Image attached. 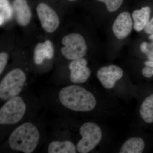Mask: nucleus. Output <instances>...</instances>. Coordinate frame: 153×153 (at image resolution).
<instances>
[{
  "mask_svg": "<svg viewBox=\"0 0 153 153\" xmlns=\"http://www.w3.org/2000/svg\"><path fill=\"white\" fill-rule=\"evenodd\" d=\"M52 98L56 108L65 113L90 112L95 109L97 104L93 93L76 84L57 88Z\"/></svg>",
  "mask_w": 153,
  "mask_h": 153,
  "instance_id": "1",
  "label": "nucleus"
},
{
  "mask_svg": "<svg viewBox=\"0 0 153 153\" xmlns=\"http://www.w3.org/2000/svg\"><path fill=\"white\" fill-rule=\"evenodd\" d=\"M42 138L39 126L33 121H27L11 132L1 149L8 152L32 153L39 147Z\"/></svg>",
  "mask_w": 153,
  "mask_h": 153,
  "instance_id": "2",
  "label": "nucleus"
},
{
  "mask_svg": "<svg viewBox=\"0 0 153 153\" xmlns=\"http://www.w3.org/2000/svg\"><path fill=\"white\" fill-rule=\"evenodd\" d=\"M35 102L21 94L4 102L0 108L1 131H11L25 122L33 113Z\"/></svg>",
  "mask_w": 153,
  "mask_h": 153,
  "instance_id": "3",
  "label": "nucleus"
},
{
  "mask_svg": "<svg viewBox=\"0 0 153 153\" xmlns=\"http://www.w3.org/2000/svg\"><path fill=\"white\" fill-rule=\"evenodd\" d=\"M27 77L23 69L16 68L8 71L0 82L1 104L22 94L27 87Z\"/></svg>",
  "mask_w": 153,
  "mask_h": 153,
  "instance_id": "4",
  "label": "nucleus"
},
{
  "mask_svg": "<svg viewBox=\"0 0 153 153\" xmlns=\"http://www.w3.org/2000/svg\"><path fill=\"white\" fill-rule=\"evenodd\" d=\"M81 137L76 145L77 152L88 153L93 150L101 142L102 137L100 127L93 122L82 124L79 129Z\"/></svg>",
  "mask_w": 153,
  "mask_h": 153,
  "instance_id": "5",
  "label": "nucleus"
},
{
  "mask_svg": "<svg viewBox=\"0 0 153 153\" xmlns=\"http://www.w3.org/2000/svg\"><path fill=\"white\" fill-rule=\"evenodd\" d=\"M63 45L60 49L61 55L66 60H71L83 58L87 53L88 47L85 38L77 33H72L62 38Z\"/></svg>",
  "mask_w": 153,
  "mask_h": 153,
  "instance_id": "6",
  "label": "nucleus"
},
{
  "mask_svg": "<svg viewBox=\"0 0 153 153\" xmlns=\"http://www.w3.org/2000/svg\"><path fill=\"white\" fill-rule=\"evenodd\" d=\"M38 19L43 30L47 33L55 32L59 27L60 20L57 13L44 3L38 4L36 8Z\"/></svg>",
  "mask_w": 153,
  "mask_h": 153,
  "instance_id": "7",
  "label": "nucleus"
},
{
  "mask_svg": "<svg viewBox=\"0 0 153 153\" xmlns=\"http://www.w3.org/2000/svg\"><path fill=\"white\" fill-rule=\"evenodd\" d=\"M87 60L84 58L71 60L68 64L69 79L74 84H82L88 80L91 75L88 67Z\"/></svg>",
  "mask_w": 153,
  "mask_h": 153,
  "instance_id": "8",
  "label": "nucleus"
},
{
  "mask_svg": "<svg viewBox=\"0 0 153 153\" xmlns=\"http://www.w3.org/2000/svg\"><path fill=\"white\" fill-rule=\"evenodd\" d=\"M123 71L119 66L115 65L105 66L100 68L97 72V77L104 88L112 89L117 81L121 79Z\"/></svg>",
  "mask_w": 153,
  "mask_h": 153,
  "instance_id": "9",
  "label": "nucleus"
},
{
  "mask_svg": "<svg viewBox=\"0 0 153 153\" xmlns=\"http://www.w3.org/2000/svg\"><path fill=\"white\" fill-rule=\"evenodd\" d=\"M134 23L128 12H122L117 17L112 26L114 36L119 40H123L131 33Z\"/></svg>",
  "mask_w": 153,
  "mask_h": 153,
  "instance_id": "10",
  "label": "nucleus"
},
{
  "mask_svg": "<svg viewBox=\"0 0 153 153\" xmlns=\"http://www.w3.org/2000/svg\"><path fill=\"white\" fill-rule=\"evenodd\" d=\"M13 9L18 24L25 27L30 24L32 13L27 0H14Z\"/></svg>",
  "mask_w": 153,
  "mask_h": 153,
  "instance_id": "11",
  "label": "nucleus"
},
{
  "mask_svg": "<svg viewBox=\"0 0 153 153\" xmlns=\"http://www.w3.org/2000/svg\"><path fill=\"white\" fill-rule=\"evenodd\" d=\"M54 55L53 44L50 40H47L43 43H38L34 50V63L37 65H41L46 59H52Z\"/></svg>",
  "mask_w": 153,
  "mask_h": 153,
  "instance_id": "12",
  "label": "nucleus"
},
{
  "mask_svg": "<svg viewBox=\"0 0 153 153\" xmlns=\"http://www.w3.org/2000/svg\"><path fill=\"white\" fill-rule=\"evenodd\" d=\"M46 152L49 153H76V145L70 140H53L47 145Z\"/></svg>",
  "mask_w": 153,
  "mask_h": 153,
  "instance_id": "13",
  "label": "nucleus"
},
{
  "mask_svg": "<svg viewBox=\"0 0 153 153\" xmlns=\"http://www.w3.org/2000/svg\"><path fill=\"white\" fill-rule=\"evenodd\" d=\"M151 10L148 6L135 10L133 12L132 17L134 21V30L140 32L144 29L146 25L149 21Z\"/></svg>",
  "mask_w": 153,
  "mask_h": 153,
  "instance_id": "14",
  "label": "nucleus"
},
{
  "mask_svg": "<svg viewBox=\"0 0 153 153\" xmlns=\"http://www.w3.org/2000/svg\"><path fill=\"white\" fill-rule=\"evenodd\" d=\"M145 147L144 141L139 137H133L124 143L119 152L120 153H141Z\"/></svg>",
  "mask_w": 153,
  "mask_h": 153,
  "instance_id": "15",
  "label": "nucleus"
},
{
  "mask_svg": "<svg viewBox=\"0 0 153 153\" xmlns=\"http://www.w3.org/2000/svg\"><path fill=\"white\" fill-rule=\"evenodd\" d=\"M141 117L146 123H153V94L145 99L140 109Z\"/></svg>",
  "mask_w": 153,
  "mask_h": 153,
  "instance_id": "16",
  "label": "nucleus"
},
{
  "mask_svg": "<svg viewBox=\"0 0 153 153\" xmlns=\"http://www.w3.org/2000/svg\"><path fill=\"white\" fill-rule=\"evenodd\" d=\"M97 1L105 4L107 10L109 12H115L122 5L124 0H96Z\"/></svg>",
  "mask_w": 153,
  "mask_h": 153,
  "instance_id": "17",
  "label": "nucleus"
},
{
  "mask_svg": "<svg viewBox=\"0 0 153 153\" xmlns=\"http://www.w3.org/2000/svg\"><path fill=\"white\" fill-rule=\"evenodd\" d=\"M140 47L141 52L146 55L149 60L153 61V41L150 43L143 42Z\"/></svg>",
  "mask_w": 153,
  "mask_h": 153,
  "instance_id": "18",
  "label": "nucleus"
},
{
  "mask_svg": "<svg viewBox=\"0 0 153 153\" xmlns=\"http://www.w3.org/2000/svg\"><path fill=\"white\" fill-rule=\"evenodd\" d=\"M9 59V55L7 52L0 53V75H1L5 69Z\"/></svg>",
  "mask_w": 153,
  "mask_h": 153,
  "instance_id": "19",
  "label": "nucleus"
},
{
  "mask_svg": "<svg viewBox=\"0 0 153 153\" xmlns=\"http://www.w3.org/2000/svg\"><path fill=\"white\" fill-rule=\"evenodd\" d=\"M142 73L145 77L151 78L153 76V67L145 66L142 70Z\"/></svg>",
  "mask_w": 153,
  "mask_h": 153,
  "instance_id": "20",
  "label": "nucleus"
},
{
  "mask_svg": "<svg viewBox=\"0 0 153 153\" xmlns=\"http://www.w3.org/2000/svg\"><path fill=\"white\" fill-rule=\"evenodd\" d=\"M145 33L149 35L153 34V17L149 21L144 29Z\"/></svg>",
  "mask_w": 153,
  "mask_h": 153,
  "instance_id": "21",
  "label": "nucleus"
},
{
  "mask_svg": "<svg viewBox=\"0 0 153 153\" xmlns=\"http://www.w3.org/2000/svg\"><path fill=\"white\" fill-rule=\"evenodd\" d=\"M149 40H151V41H153V34L150 35L149 36Z\"/></svg>",
  "mask_w": 153,
  "mask_h": 153,
  "instance_id": "22",
  "label": "nucleus"
},
{
  "mask_svg": "<svg viewBox=\"0 0 153 153\" xmlns=\"http://www.w3.org/2000/svg\"><path fill=\"white\" fill-rule=\"evenodd\" d=\"M68 1H70L73 2L75 1H76V0H68Z\"/></svg>",
  "mask_w": 153,
  "mask_h": 153,
  "instance_id": "23",
  "label": "nucleus"
}]
</instances>
